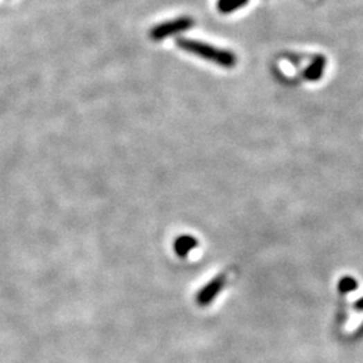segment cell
Listing matches in <instances>:
<instances>
[{
    "instance_id": "1",
    "label": "cell",
    "mask_w": 363,
    "mask_h": 363,
    "mask_svg": "<svg viewBox=\"0 0 363 363\" xmlns=\"http://www.w3.org/2000/svg\"><path fill=\"white\" fill-rule=\"evenodd\" d=\"M177 45L181 47L182 50L198 55L204 60L211 61L222 68H234L237 64V58L231 51L217 48L214 46L206 45L204 42L188 39V38H178Z\"/></svg>"
},
{
    "instance_id": "2",
    "label": "cell",
    "mask_w": 363,
    "mask_h": 363,
    "mask_svg": "<svg viewBox=\"0 0 363 363\" xmlns=\"http://www.w3.org/2000/svg\"><path fill=\"white\" fill-rule=\"evenodd\" d=\"M194 19L193 18H188V17H183V18H178V19H174V21H170V22L161 23L159 26L154 27L150 33V37L154 39V41H160L163 38H167V37H171L174 34H178V33H183L188 28H191L194 26Z\"/></svg>"
},
{
    "instance_id": "3",
    "label": "cell",
    "mask_w": 363,
    "mask_h": 363,
    "mask_svg": "<svg viewBox=\"0 0 363 363\" xmlns=\"http://www.w3.org/2000/svg\"><path fill=\"white\" fill-rule=\"evenodd\" d=\"M225 283H227L225 274H220L215 278H213L209 284H206L197 295L198 306L201 307L209 306L215 299V296L222 291V288L225 287Z\"/></svg>"
},
{
    "instance_id": "4",
    "label": "cell",
    "mask_w": 363,
    "mask_h": 363,
    "mask_svg": "<svg viewBox=\"0 0 363 363\" xmlns=\"http://www.w3.org/2000/svg\"><path fill=\"white\" fill-rule=\"evenodd\" d=\"M198 247V240L191 237V236H181L175 240L174 242V250L175 253L181 257L184 258L187 257V254L193 249H195Z\"/></svg>"
},
{
    "instance_id": "5",
    "label": "cell",
    "mask_w": 363,
    "mask_h": 363,
    "mask_svg": "<svg viewBox=\"0 0 363 363\" xmlns=\"http://www.w3.org/2000/svg\"><path fill=\"white\" fill-rule=\"evenodd\" d=\"M324 67H326V60L323 57H317V60L306 70L304 77L310 81H317L321 77Z\"/></svg>"
},
{
    "instance_id": "6",
    "label": "cell",
    "mask_w": 363,
    "mask_h": 363,
    "mask_svg": "<svg viewBox=\"0 0 363 363\" xmlns=\"http://www.w3.org/2000/svg\"><path fill=\"white\" fill-rule=\"evenodd\" d=\"M249 0H218L217 1V8L222 14H230L241 7H244Z\"/></svg>"
},
{
    "instance_id": "7",
    "label": "cell",
    "mask_w": 363,
    "mask_h": 363,
    "mask_svg": "<svg viewBox=\"0 0 363 363\" xmlns=\"http://www.w3.org/2000/svg\"><path fill=\"white\" fill-rule=\"evenodd\" d=\"M355 288H357V281L354 278H351V277L342 278L341 283H339V290H341L343 294L355 291Z\"/></svg>"
},
{
    "instance_id": "8",
    "label": "cell",
    "mask_w": 363,
    "mask_h": 363,
    "mask_svg": "<svg viewBox=\"0 0 363 363\" xmlns=\"http://www.w3.org/2000/svg\"><path fill=\"white\" fill-rule=\"evenodd\" d=\"M355 308H357V310H361V311H363V297L362 299H360V300L355 303Z\"/></svg>"
}]
</instances>
